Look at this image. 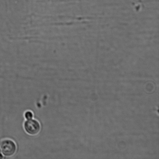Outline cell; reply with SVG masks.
<instances>
[{"instance_id": "obj_2", "label": "cell", "mask_w": 159, "mask_h": 159, "mask_svg": "<svg viewBox=\"0 0 159 159\" xmlns=\"http://www.w3.org/2000/svg\"><path fill=\"white\" fill-rule=\"evenodd\" d=\"M23 127L26 133L32 136L38 134L41 130V125L40 123L34 118L26 120L23 124Z\"/></svg>"}, {"instance_id": "obj_3", "label": "cell", "mask_w": 159, "mask_h": 159, "mask_svg": "<svg viewBox=\"0 0 159 159\" xmlns=\"http://www.w3.org/2000/svg\"><path fill=\"white\" fill-rule=\"evenodd\" d=\"M24 116L26 120H30L33 119L34 115L32 111H27L25 112Z\"/></svg>"}, {"instance_id": "obj_4", "label": "cell", "mask_w": 159, "mask_h": 159, "mask_svg": "<svg viewBox=\"0 0 159 159\" xmlns=\"http://www.w3.org/2000/svg\"><path fill=\"white\" fill-rule=\"evenodd\" d=\"M4 158H5V157L4 156V155H3L1 151H0V159Z\"/></svg>"}, {"instance_id": "obj_1", "label": "cell", "mask_w": 159, "mask_h": 159, "mask_svg": "<svg viewBox=\"0 0 159 159\" xmlns=\"http://www.w3.org/2000/svg\"><path fill=\"white\" fill-rule=\"evenodd\" d=\"M16 150V145L12 140L5 139L0 142V151L5 158L13 156Z\"/></svg>"}]
</instances>
